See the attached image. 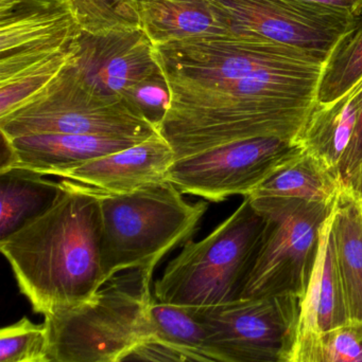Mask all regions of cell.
I'll return each instance as SVG.
<instances>
[{"instance_id":"cell-1","label":"cell","mask_w":362,"mask_h":362,"mask_svg":"<svg viewBox=\"0 0 362 362\" xmlns=\"http://www.w3.org/2000/svg\"><path fill=\"white\" fill-rule=\"evenodd\" d=\"M61 182L63 191L49 210L0 240L19 291L43 316L89 301L108 282L99 195Z\"/></svg>"},{"instance_id":"cell-2","label":"cell","mask_w":362,"mask_h":362,"mask_svg":"<svg viewBox=\"0 0 362 362\" xmlns=\"http://www.w3.org/2000/svg\"><path fill=\"white\" fill-rule=\"evenodd\" d=\"M320 78L263 76L171 93L159 135L176 160L255 138L301 142Z\"/></svg>"},{"instance_id":"cell-3","label":"cell","mask_w":362,"mask_h":362,"mask_svg":"<svg viewBox=\"0 0 362 362\" xmlns=\"http://www.w3.org/2000/svg\"><path fill=\"white\" fill-rule=\"evenodd\" d=\"M153 272L134 269L108 281L93 299L45 315L50 362H121L157 342L151 318Z\"/></svg>"},{"instance_id":"cell-4","label":"cell","mask_w":362,"mask_h":362,"mask_svg":"<svg viewBox=\"0 0 362 362\" xmlns=\"http://www.w3.org/2000/svg\"><path fill=\"white\" fill-rule=\"evenodd\" d=\"M98 195L102 265L108 281L129 270L154 272L168 252L195 233L208 211L206 202H186L169 180L132 193Z\"/></svg>"},{"instance_id":"cell-5","label":"cell","mask_w":362,"mask_h":362,"mask_svg":"<svg viewBox=\"0 0 362 362\" xmlns=\"http://www.w3.org/2000/svg\"><path fill=\"white\" fill-rule=\"evenodd\" d=\"M250 198L199 242L188 240L155 282L162 303L191 308L225 305L240 299L265 229Z\"/></svg>"},{"instance_id":"cell-6","label":"cell","mask_w":362,"mask_h":362,"mask_svg":"<svg viewBox=\"0 0 362 362\" xmlns=\"http://www.w3.org/2000/svg\"><path fill=\"white\" fill-rule=\"evenodd\" d=\"M170 93L200 90L263 76L320 78L329 54L234 35L203 36L154 46Z\"/></svg>"},{"instance_id":"cell-7","label":"cell","mask_w":362,"mask_h":362,"mask_svg":"<svg viewBox=\"0 0 362 362\" xmlns=\"http://www.w3.org/2000/svg\"><path fill=\"white\" fill-rule=\"evenodd\" d=\"M251 202L265 217L266 226L240 299L303 300L318 257L321 231L336 202L287 198Z\"/></svg>"},{"instance_id":"cell-8","label":"cell","mask_w":362,"mask_h":362,"mask_svg":"<svg viewBox=\"0 0 362 362\" xmlns=\"http://www.w3.org/2000/svg\"><path fill=\"white\" fill-rule=\"evenodd\" d=\"M0 134L9 139L34 134H74L142 141L159 135L123 100L111 101L96 95L69 62L44 90L0 118Z\"/></svg>"},{"instance_id":"cell-9","label":"cell","mask_w":362,"mask_h":362,"mask_svg":"<svg viewBox=\"0 0 362 362\" xmlns=\"http://www.w3.org/2000/svg\"><path fill=\"white\" fill-rule=\"evenodd\" d=\"M301 303L276 297L196 308L206 346L199 354L182 353L200 362H291Z\"/></svg>"},{"instance_id":"cell-10","label":"cell","mask_w":362,"mask_h":362,"mask_svg":"<svg viewBox=\"0 0 362 362\" xmlns=\"http://www.w3.org/2000/svg\"><path fill=\"white\" fill-rule=\"evenodd\" d=\"M304 153L305 148L299 141L242 140L174 161L167 180L181 193L208 202H220L235 195L248 197Z\"/></svg>"},{"instance_id":"cell-11","label":"cell","mask_w":362,"mask_h":362,"mask_svg":"<svg viewBox=\"0 0 362 362\" xmlns=\"http://www.w3.org/2000/svg\"><path fill=\"white\" fill-rule=\"evenodd\" d=\"M230 34L331 54L361 17L302 0H210Z\"/></svg>"},{"instance_id":"cell-12","label":"cell","mask_w":362,"mask_h":362,"mask_svg":"<svg viewBox=\"0 0 362 362\" xmlns=\"http://www.w3.org/2000/svg\"><path fill=\"white\" fill-rule=\"evenodd\" d=\"M81 34L72 0H0V81L70 52Z\"/></svg>"},{"instance_id":"cell-13","label":"cell","mask_w":362,"mask_h":362,"mask_svg":"<svg viewBox=\"0 0 362 362\" xmlns=\"http://www.w3.org/2000/svg\"><path fill=\"white\" fill-rule=\"evenodd\" d=\"M68 62L87 87L111 101H121L125 89L159 67L154 45L142 29L82 33Z\"/></svg>"},{"instance_id":"cell-14","label":"cell","mask_w":362,"mask_h":362,"mask_svg":"<svg viewBox=\"0 0 362 362\" xmlns=\"http://www.w3.org/2000/svg\"><path fill=\"white\" fill-rule=\"evenodd\" d=\"M174 161L170 144L157 135L120 152L60 172L55 177L101 195H120L167 180Z\"/></svg>"},{"instance_id":"cell-15","label":"cell","mask_w":362,"mask_h":362,"mask_svg":"<svg viewBox=\"0 0 362 362\" xmlns=\"http://www.w3.org/2000/svg\"><path fill=\"white\" fill-rule=\"evenodd\" d=\"M11 141L16 156L14 169L55 176L60 172L131 148L142 140L74 134H34Z\"/></svg>"},{"instance_id":"cell-16","label":"cell","mask_w":362,"mask_h":362,"mask_svg":"<svg viewBox=\"0 0 362 362\" xmlns=\"http://www.w3.org/2000/svg\"><path fill=\"white\" fill-rule=\"evenodd\" d=\"M142 31L154 46L231 35L210 0H133Z\"/></svg>"},{"instance_id":"cell-17","label":"cell","mask_w":362,"mask_h":362,"mask_svg":"<svg viewBox=\"0 0 362 362\" xmlns=\"http://www.w3.org/2000/svg\"><path fill=\"white\" fill-rule=\"evenodd\" d=\"M329 240L350 322L362 323V196L346 183L334 206Z\"/></svg>"},{"instance_id":"cell-18","label":"cell","mask_w":362,"mask_h":362,"mask_svg":"<svg viewBox=\"0 0 362 362\" xmlns=\"http://www.w3.org/2000/svg\"><path fill=\"white\" fill-rule=\"evenodd\" d=\"M362 81L339 101L323 107L315 106L302 137L305 152L339 175L358 121Z\"/></svg>"},{"instance_id":"cell-19","label":"cell","mask_w":362,"mask_h":362,"mask_svg":"<svg viewBox=\"0 0 362 362\" xmlns=\"http://www.w3.org/2000/svg\"><path fill=\"white\" fill-rule=\"evenodd\" d=\"M62 182L25 169L0 173V240L46 212L59 199Z\"/></svg>"},{"instance_id":"cell-20","label":"cell","mask_w":362,"mask_h":362,"mask_svg":"<svg viewBox=\"0 0 362 362\" xmlns=\"http://www.w3.org/2000/svg\"><path fill=\"white\" fill-rule=\"evenodd\" d=\"M344 182L308 153L276 173L248 197L287 198L310 202L335 204Z\"/></svg>"},{"instance_id":"cell-21","label":"cell","mask_w":362,"mask_h":362,"mask_svg":"<svg viewBox=\"0 0 362 362\" xmlns=\"http://www.w3.org/2000/svg\"><path fill=\"white\" fill-rule=\"evenodd\" d=\"M362 80V17L329 54L317 90V105L327 107L348 95Z\"/></svg>"},{"instance_id":"cell-22","label":"cell","mask_w":362,"mask_h":362,"mask_svg":"<svg viewBox=\"0 0 362 362\" xmlns=\"http://www.w3.org/2000/svg\"><path fill=\"white\" fill-rule=\"evenodd\" d=\"M150 313L157 332L155 344L188 354L204 350L208 332L195 308L162 303L154 298Z\"/></svg>"},{"instance_id":"cell-23","label":"cell","mask_w":362,"mask_h":362,"mask_svg":"<svg viewBox=\"0 0 362 362\" xmlns=\"http://www.w3.org/2000/svg\"><path fill=\"white\" fill-rule=\"evenodd\" d=\"M70 53H60L0 81V118L18 110L44 90L65 67Z\"/></svg>"},{"instance_id":"cell-24","label":"cell","mask_w":362,"mask_h":362,"mask_svg":"<svg viewBox=\"0 0 362 362\" xmlns=\"http://www.w3.org/2000/svg\"><path fill=\"white\" fill-rule=\"evenodd\" d=\"M82 33L140 29L133 0H72Z\"/></svg>"},{"instance_id":"cell-25","label":"cell","mask_w":362,"mask_h":362,"mask_svg":"<svg viewBox=\"0 0 362 362\" xmlns=\"http://www.w3.org/2000/svg\"><path fill=\"white\" fill-rule=\"evenodd\" d=\"M121 99L130 110L150 123L159 133L171 102L169 84L161 67L125 89Z\"/></svg>"},{"instance_id":"cell-26","label":"cell","mask_w":362,"mask_h":362,"mask_svg":"<svg viewBox=\"0 0 362 362\" xmlns=\"http://www.w3.org/2000/svg\"><path fill=\"white\" fill-rule=\"evenodd\" d=\"M48 338L45 323L35 325L27 317L0 333V362H36L47 359Z\"/></svg>"},{"instance_id":"cell-27","label":"cell","mask_w":362,"mask_h":362,"mask_svg":"<svg viewBox=\"0 0 362 362\" xmlns=\"http://www.w3.org/2000/svg\"><path fill=\"white\" fill-rule=\"evenodd\" d=\"M323 361L362 362V323L349 322L325 334Z\"/></svg>"},{"instance_id":"cell-28","label":"cell","mask_w":362,"mask_h":362,"mask_svg":"<svg viewBox=\"0 0 362 362\" xmlns=\"http://www.w3.org/2000/svg\"><path fill=\"white\" fill-rule=\"evenodd\" d=\"M362 81V80H361ZM362 163V101L361 112H359L358 121H357L356 129L350 146L344 155L342 160L341 174L342 180L346 185H350L356 176L359 168Z\"/></svg>"},{"instance_id":"cell-29","label":"cell","mask_w":362,"mask_h":362,"mask_svg":"<svg viewBox=\"0 0 362 362\" xmlns=\"http://www.w3.org/2000/svg\"><path fill=\"white\" fill-rule=\"evenodd\" d=\"M131 354L146 362H200L176 349L159 344H144Z\"/></svg>"},{"instance_id":"cell-30","label":"cell","mask_w":362,"mask_h":362,"mask_svg":"<svg viewBox=\"0 0 362 362\" xmlns=\"http://www.w3.org/2000/svg\"><path fill=\"white\" fill-rule=\"evenodd\" d=\"M302 1L312 2L337 10L346 11L357 17L362 16V0H302Z\"/></svg>"},{"instance_id":"cell-31","label":"cell","mask_w":362,"mask_h":362,"mask_svg":"<svg viewBox=\"0 0 362 362\" xmlns=\"http://www.w3.org/2000/svg\"><path fill=\"white\" fill-rule=\"evenodd\" d=\"M16 163L12 141L1 134V153H0V173L14 169Z\"/></svg>"},{"instance_id":"cell-32","label":"cell","mask_w":362,"mask_h":362,"mask_svg":"<svg viewBox=\"0 0 362 362\" xmlns=\"http://www.w3.org/2000/svg\"><path fill=\"white\" fill-rule=\"evenodd\" d=\"M350 185L362 196V163L361 168H359L358 172H357L356 176H355L354 180H353Z\"/></svg>"},{"instance_id":"cell-33","label":"cell","mask_w":362,"mask_h":362,"mask_svg":"<svg viewBox=\"0 0 362 362\" xmlns=\"http://www.w3.org/2000/svg\"><path fill=\"white\" fill-rule=\"evenodd\" d=\"M121 362H146L144 361H142V359L137 358V357L134 356L133 354L128 355L127 357H125V359H123Z\"/></svg>"},{"instance_id":"cell-34","label":"cell","mask_w":362,"mask_h":362,"mask_svg":"<svg viewBox=\"0 0 362 362\" xmlns=\"http://www.w3.org/2000/svg\"><path fill=\"white\" fill-rule=\"evenodd\" d=\"M36 362H50V361H49L48 359H44V361H36Z\"/></svg>"}]
</instances>
